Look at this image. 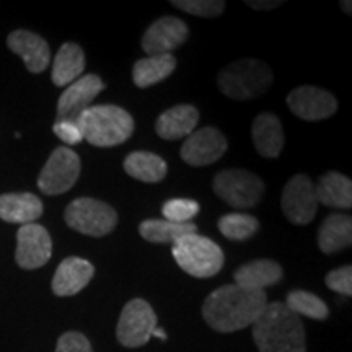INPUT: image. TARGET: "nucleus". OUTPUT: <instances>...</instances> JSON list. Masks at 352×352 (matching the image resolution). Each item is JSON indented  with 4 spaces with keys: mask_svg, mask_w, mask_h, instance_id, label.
I'll return each mask as SVG.
<instances>
[{
    "mask_svg": "<svg viewBox=\"0 0 352 352\" xmlns=\"http://www.w3.org/2000/svg\"><path fill=\"white\" fill-rule=\"evenodd\" d=\"M266 305L264 290H248L228 284L209 294L202 303V316L214 331L235 333L253 327Z\"/></svg>",
    "mask_w": 352,
    "mask_h": 352,
    "instance_id": "obj_1",
    "label": "nucleus"
},
{
    "mask_svg": "<svg viewBox=\"0 0 352 352\" xmlns=\"http://www.w3.org/2000/svg\"><path fill=\"white\" fill-rule=\"evenodd\" d=\"M253 340L259 352H307L305 328L300 316L285 303L271 302L253 323Z\"/></svg>",
    "mask_w": 352,
    "mask_h": 352,
    "instance_id": "obj_2",
    "label": "nucleus"
},
{
    "mask_svg": "<svg viewBox=\"0 0 352 352\" xmlns=\"http://www.w3.org/2000/svg\"><path fill=\"white\" fill-rule=\"evenodd\" d=\"M83 139L95 147H116L124 144L134 132V118L116 104H96L78 116Z\"/></svg>",
    "mask_w": 352,
    "mask_h": 352,
    "instance_id": "obj_3",
    "label": "nucleus"
},
{
    "mask_svg": "<svg viewBox=\"0 0 352 352\" xmlns=\"http://www.w3.org/2000/svg\"><path fill=\"white\" fill-rule=\"evenodd\" d=\"M272 80L270 65L252 57L228 64L217 77L222 94L236 101L258 98L270 90Z\"/></svg>",
    "mask_w": 352,
    "mask_h": 352,
    "instance_id": "obj_4",
    "label": "nucleus"
},
{
    "mask_svg": "<svg viewBox=\"0 0 352 352\" xmlns=\"http://www.w3.org/2000/svg\"><path fill=\"white\" fill-rule=\"evenodd\" d=\"M171 253L176 264L186 274L197 279H208L219 274L226 263L222 248L215 241L197 233H189L175 241Z\"/></svg>",
    "mask_w": 352,
    "mask_h": 352,
    "instance_id": "obj_5",
    "label": "nucleus"
},
{
    "mask_svg": "<svg viewBox=\"0 0 352 352\" xmlns=\"http://www.w3.org/2000/svg\"><path fill=\"white\" fill-rule=\"evenodd\" d=\"M214 191L233 209H252L261 202L266 186L252 171L232 168L215 175Z\"/></svg>",
    "mask_w": 352,
    "mask_h": 352,
    "instance_id": "obj_6",
    "label": "nucleus"
},
{
    "mask_svg": "<svg viewBox=\"0 0 352 352\" xmlns=\"http://www.w3.org/2000/svg\"><path fill=\"white\" fill-rule=\"evenodd\" d=\"M64 219L72 230L95 239L108 235L118 226L116 210L107 202L91 197H78L70 202L65 209Z\"/></svg>",
    "mask_w": 352,
    "mask_h": 352,
    "instance_id": "obj_7",
    "label": "nucleus"
},
{
    "mask_svg": "<svg viewBox=\"0 0 352 352\" xmlns=\"http://www.w3.org/2000/svg\"><path fill=\"white\" fill-rule=\"evenodd\" d=\"M80 170V157L72 148L57 147L38 176V188L47 196L64 195L77 183Z\"/></svg>",
    "mask_w": 352,
    "mask_h": 352,
    "instance_id": "obj_8",
    "label": "nucleus"
},
{
    "mask_svg": "<svg viewBox=\"0 0 352 352\" xmlns=\"http://www.w3.org/2000/svg\"><path fill=\"white\" fill-rule=\"evenodd\" d=\"M155 328L157 315L151 303L145 302L144 298H132L122 308L116 336L121 346L134 349L147 344Z\"/></svg>",
    "mask_w": 352,
    "mask_h": 352,
    "instance_id": "obj_9",
    "label": "nucleus"
},
{
    "mask_svg": "<svg viewBox=\"0 0 352 352\" xmlns=\"http://www.w3.org/2000/svg\"><path fill=\"white\" fill-rule=\"evenodd\" d=\"M280 206L289 222L296 226H307L315 219L318 201L315 195V184L310 176L296 175L284 186Z\"/></svg>",
    "mask_w": 352,
    "mask_h": 352,
    "instance_id": "obj_10",
    "label": "nucleus"
},
{
    "mask_svg": "<svg viewBox=\"0 0 352 352\" xmlns=\"http://www.w3.org/2000/svg\"><path fill=\"white\" fill-rule=\"evenodd\" d=\"M228 148L227 138L215 127H202L188 135L182 145V158L191 166H208L220 160Z\"/></svg>",
    "mask_w": 352,
    "mask_h": 352,
    "instance_id": "obj_11",
    "label": "nucleus"
},
{
    "mask_svg": "<svg viewBox=\"0 0 352 352\" xmlns=\"http://www.w3.org/2000/svg\"><path fill=\"white\" fill-rule=\"evenodd\" d=\"M52 240L39 223L21 226L16 232L15 261L23 270H38L51 259Z\"/></svg>",
    "mask_w": 352,
    "mask_h": 352,
    "instance_id": "obj_12",
    "label": "nucleus"
},
{
    "mask_svg": "<svg viewBox=\"0 0 352 352\" xmlns=\"http://www.w3.org/2000/svg\"><path fill=\"white\" fill-rule=\"evenodd\" d=\"M104 90V83L95 74H87L65 88L57 101V121L77 122L78 116L91 107L94 100Z\"/></svg>",
    "mask_w": 352,
    "mask_h": 352,
    "instance_id": "obj_13",
    "label": "nucleus"
},
{
    "mask_svg": "<svg viewBox=\"0 0 352 352\" xmlns=\"http://www.w3.org/2000/svg\"><path fill=\"white\" fill-rule=\"evenodd\" d=\"M287 107L297 118L314 122L331 118L338 109V101L323 88L302 85L290 91Z\"/></svg>",
    "mask_w": 352,
    "mask_h": 352,
    "instance_id": "obj_14",
    "label": "nucleus"
},
{
    "mask_svg": "<svg viewBox=\"0 0 352 352\" xmlns=\"http://www.w3.org/2000/svg\"><path fill=\"white\" fill-rule=\"evenodd\" d=\"M189 30L183 20L176 16H162L148 26L142 36V50L148 56L171 54L188 39Z\"/></svg>",
    "mask_w": 352,
    "mask_h": 352,
    "instance_id": "obj_15",
    "label": "nucleus"
},
{
    "mask_svg": "<svg viewBox=\"0 0 352 352\" xmlns=\"http://www.w3.org/2000/svg\"><path fill=\"white\" fill-rule=\"evenodd\" d=\"M95 276L94 264L78 256H69L57 266L56 274L52 277V292L57 297L77 296L90 284Z\"/></svg>",
    "mask_w": 352,
    "mask_h": 352,
    "instance_id": "obj_16",
    "label": "nucleus"
},
{
    "mask_svg": "<svg viewBox=\"0 0 352 352\" xmlns=\"http://www.w3.org/2000/svg\"><path fill=\"white\" fill-rule=\"evenodd\" d=\"M7 46L12 52L23 59L26 69L33 74H41L51 63L50 44L36 33L15 30L8 34Z\"/></svg>",
    "mask_w": 352,
    "mask_h": 352,
    "instance_id": "obj_17",
    "label": "nucleus"
},
{
    "mask_svg": "<svg viewBox=\"0 0 352 352\" xmlns=\"http://www.w3.org/2000/svg\"><path fill=\"white\" fill-rule=\"evenodd\" d=\"M199 122V111L192 104H176L158 116L155 131L162 139L178 140L195 132Z\"/></svg>",
    "mask_w": 352,
    "mask_h": 352,
    "instance_id": "obj_18",
    "label": "nucleus"
},
{
    "mask_svg": "<svg viewBox=\"0 0 352 352\" xmlns=\"http://www.w3.org/2000/svg\"><path fill=\"white\" fill-rule=\"evenodd\" d=\"M44 206L33 192H8L0 196V219L8 223L28 226L43 215Z\"/></svg>",
    "mask_w": 352,
    "mask_h": 352,
    "instance_id": "obj_19",
    "label": "nucleus"
},
{
    "mask_svg": "<svg viewBox=\"0 0 352 352\" xmlns=\"http://www.w3.org/2000/svg\"><path fill=\"white\" fill-rule=\"evenodd\" d=\"M253 144L264 158H276L284 148L283 122L272 113H261L254 118L252 127Z\"/></svg>",
    "mask_w": 352,
    "mask_h": 352,
    "instance_id": "obj_20",
    "label": "nucleus"
},
{
    "mask_svg": "<svg viewBox=\"0 0 352 352\" xmlns=\"http://www.w3.org/2000/svg\"><path fill=\"white\" fill-rule=\"evenodd\" d=\"M284 271L279 263L272 259H254L243 264L233 274L235 284L248 290H264L276 285L283 279Z\"/></svg>",
    "mask_w": 352,
    "mask_h": 352,
    "instance_id": "obj_21",
    "label": "nucleus"
},
{
    "mask_svg": "<svg viewBox=\"0 0 352 352\" xmlns=\"http://www.w3.org/2000/svg\"><path fill=\"white\" fill-rule=\"evenodd\" d=\"M85 64V52L82 47L76 43H64L52 63V83L56 87H69L82 77Z\"/></svg>",
    "mask_w": 352,
    "mask_h": 352,
    "instance_id": "obj_22",
    "label": "nucleus"
},
{
    "mask_svg": "<svg viewBox=\"0 0 352 352\" xmlns=\"http://www.w3.org/2000/svg\"><path fill=\"white\" fill-rule=\"evenodd\" d=\"M315 195L318 204L329 209L352 208V182L338 171H328L321 176L315 186Z\"/></svg>",
    "mask_w": 352,
    "mask_h": 352,
    "instance_id": "obj_23",
    "label": "nucleus"
},
{
    "mask_svg": "<svg viewBox=\"0 0 352 352\" xmlns=\"http://www.w3.org/2000/svg\"><path fill=\"white\" fill-rule=\"evenodd\" d=\"M352 245V219L346 214H331L321 223L318 248L324 254H334Z\"/></svg>",
    "mask_w": 352,
    "mask_h": 352,
    "instance_id": "obj_24",
    "label": "nucleus"
},
{
    "mask_svg": "<svg viewBox=\"0 0 352 352\" xmlns=\"http://www.w3.org/2000/svg\"><path fill=\"white\" fill-rule=\"evenodd\" d=\"M176 69V57L173 54L147 56L134 64L132 80L139 88H147L164 82Z\"/></svg>",
    "mask_w": 352,
    "mask_h": 352,
    "instance_id": "obj_25",
    "label": "nucleus"
},
{
    "mask_svg": "<svg viewBox=\"0 0 352 352\" xmlns=\"http://www.w3.org/2000/svg\"><path fill=\"white\" fill-rule=\"evenodd\" d=\"M122 166L127 175L144 183H160L168 171L164 158L152 152H132L124 158Z\"/></svg>",
    "mask_w": 352,
    "mask_h": 352,
    "instance_id": "obj_26",
    "label": "nucleus"
},
{
    "mask_svg": "<svg viewBox=\"0 0 352 352\" xmlns=\"http://www.w3.org/2000/svg\"><path fill=\"white\" fill-rule=\"evenodd\" d=\"M139 232L151 243H175L189 233H197L196 223H175L165 219H148L139 226Z\"/></svg>",
    "mask_w": 352,
    "mask_h": 352,
    "instance_id": "obj_27",
    "label": "nucleus"
},
{
    "mask_svg": "<svg viewBox=\"0 0 352 352\" xmlns=\"http://www.w3.org/2000/svg\"><path fill=\"white\" fill-rule=\"evenodd\" d=\"M285 307L297 316H307V318L323 321L329 316V308L327 303L316 297L315 294L307 290H292L289 292Z\"/></svg>",
    "mask_w": 352,
    "mask_h": 352,
    "instance_id": "obj_28",
    "label": "nucleus"
},
{
    "mask_svg": "<svg viewBox=\"0 0 352 352\" xmlns=\"http://www.w3.org/2000/svg\"><path fill=\"white\" fill-rule=\"evenodd\" d=\"M219 230L228 240L245 241L259 230V222L250 214H226L219 219Z\"/></svg>",
    "mask_w": 352,
    "mask_h": 352,
    "instance_id": "obj_29",
    "label": "nucleus"
},
{
    "mask_svg": "<svg viewBox=\"0 0 352 352\" xmlns=\"http://www.w3.org/2000/svg\"><path fill=\"white\" fill-rule=\"evenodd\" d=\"M199 210L201 208L196 201L178 197V199L166 201L162 208V214H164L165 220H170V222L188 223L199 214Z\"/></svg>",
    "mask_w": 352,
    "mask_h": 352,
    "instance_id": "obj_30",
    "label": "nucleus"
},
{
    "mask_svg": "<svg viewBox=\"0 0 352 352\" xmlns=\"http://www.w3.org/2000/svg\"><path fill=\"white\" fill-rule=\"evenodd\" d=\"M171 6L191 15L202 16V19H215L226 10L223 0H173Z\"/></svg>",
    "mask_w": 352,
    "mask_h": 352,
    "instance_id": "obj_31",
    "label": "nucleus"
},
{
    "mask_svg": "<svg viewBox=\"0 0 352 352\" xmlns=\"http://www.w3.org/2000/svg\"><path fill=\"white\" fill-rule=\"evenodd\" d=\"M324 283H327L328 289L334 290V292L351 297L352 296V270H351V266H342L331 272H328Z\"/></svg>",
    "mask_w": 352,
    "mask_h": 352,
    "instance_id": "obj_32",
    "label": "nucleus"
},
{
    "mask_svg": "<svg viewBox=\"0 0 352 352\" xmlns=\"http://www.w3.org/2000/svg\"><path fill=\"white\" fill-rule=\"evenodd\" d=\"M56 352H94V349H91L90 341L87 340L85 334L78 331H69L59 338Z\"/></svg>",
    "mask_w": 352,
    "mask_h": 352,
    "instance_id": "obj_33",
    "label": "nucleus"
},
{
    "mask_svg": "<svg viewBox=\"0 0 352 352\" xmlns=\"http://www.w3.org/2000/svg\"><path fill=\"white\" fill-rule=\"evenodd\" d=\"M52 131L65 145H77L83 140L82 131L78 127L77 122H69V121H56V124L52 126Z\"/></svg>",
    "mask_w": 352,
    "mask_h": 352,
    "instance_id": "obj_34",
    "label": "nucleus"
},
{
    "mask_svg": "<svg viewBox=\"0 0 352 352\" xmlns=\"http://www.w3.org/2000/svg\"><path fill=\"white\" fill-rule=\"evenodd\" d=\"M246 6L252 7L253 10H274V8L283 6V2L280 0H274V2H271V0H267V2H261V0H246Z\"/></svg>",
    "mask_w": 352,
    "mask_h": 352,
    "instance_id": "obj_35",
    "label": "nucleus"
},
{
    "mask_svg": "<svg viewBox=\"0 0 352 352\" xmlns=\"http://www.w3.org/2000/svg\"><path fill=\"white\" fill-rule=\"evenodd\" d=\"M152 336H155V338H158V340H166V333H165V329H162V328H155L153 329V333H152Z\"/></svg>",
    "mask_w": 352,
    "mask_h": 352,
    "instance_id": "obj_36",
    "label": "nucleus"
},
{
    "mask_svg": "<svg viewBox=\"0 0 352 352\" xmlns=\"http://www.w3.org/2000/svg\"><path fill=\"white\" fill-rule=\"evenodd\" d=\"M351 6H352V3L349 2V0H347V2H341V7H342V10H344L346 13H347V15H351Z\"/></svg>",
    "mask_w": 352,
    "mask_h": 352,
    "instance_id": "obj_37",
    "label": "nucleus"
}]
</instances>
